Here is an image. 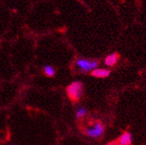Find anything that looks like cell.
<instances>
[{
  "label": "cell",
  "mask_w": 146,
  "mask_h": 145,
  "mask_svg": "<svg viewBox=\"0 0 146 145\" xmlns=\"http://www.w3.org/2000/svg\"><path fill=\"white\" fill-rule=\"evenodd\" d=\"M43 70L45 72V74L48 77H54L55 74V70L53 66L51 65H45L43 68Z\"/></svg>",
  "instance_id": "7"
},
{
  "label": "cell",
  "mask_w": 146,
  "mask_h": 145,
  "mask_svg": "<svg viewBox=\"0 0 146 145\" xmlns=\"http://www.w3.org/2000/svg\"><path fill=\"white\" fill-rule=\"evenodd\" d=\"M118 60H119V55H118V54L113 53L111 54L108 55L105 58L104 63H105L106 66H108V67H112V66H114V65L117 63Z\"/></svg>",
  "instance_id": "5"
},
{
  "label": "cell",
  "mask_w": 146,
  "mask_h": 145,
  "mask_svg": "<svg viewBox=\"0 0 146 145\" xmlns=\"http://www.w3.org/2000/svg\"><path fill=\"white\" fill-rule=\"evenodd\" d=\"M106 145H117V142H111L107 143Z\"/></svg>",
  "instance_id": "9"
},
{
  "label": "cell",
  "mask_w": 146,
  "mask_h": 145,
  "mask_svg": "<svg viewBox=\"0 0 146 145\" xmlns=\"http://www.w3.org/2000/svg\"><path fill=\"white\" fill-rule=\"evenodd\" d=\"M104 132V127L102 125V123L100 122H96L94 124L93 127H89L86 129V134L92 138H99L102 135H103Z\"/></svg>",
  "instance_id": "3"
},
{
  "label": "cell",
  "mask_w": 146,
  "mask_h": 145,
  "mask_svg": "<svg viewBox=\"0 0 146 145\" xmlns=\"http://www.w3.org/2000/svg\"><path fill=\"white\" fill-rule=\"evenodd\" d=\"M67 95L73 101H78L83 95V84L79 81L72 82L67 86Z\"/></svg>",
  "instance_id": "1"
},
{
  "label": "cell",
  "mask_w": 146,
  "mask_h": 145,
  "mask_svg": "<svg viewBox=\"0 0 146 145\" xmlns=\"http://www.w3.org/2000/svg\"><path fill=\"white\" fill-rule=\"evenodd\" d=\"M86 114V110L85 108L81 107V108H78V111L76 112V117L78 119H82V118L85 117Z\"/></svg>",
  "instance_id": "8"
},
{
  "label": "cell",
  "mask_w": 146,
  "mask_h": 145,
  "mask_svg": "<svg viewBox=\"0 0 146 145\" xmlns=\"http://www.w3.org/2000/svg\"><path fill=\"white\" fill-rule=\"evenodd\" d=\"M116 142L117 145H131V143H132V135L130 133H124L119 136V138Z\"/></svg>",
  "instance_id": "4"
},
{
  "label": "cell",
  "mask_w": 146,
  "mask_h": 145,
  "mask_svg": "<svg viewBox=\"0 0 146 145\" xmlns=\"http://www.w3.org/2000/svg\"><path fill=\"white\" fill-rule=\"evenodd\" d=\"M110 74H111V71L106 69H96L92 71V76L99 77V78H103V77H107Z\"/></svg>",
  "instance_id": "6"
},
{
  "label": "cell",
  "mask_w": 146,
  "mask_h": 145,
  "mask_svg": "<svg viewBox=\"0 0 146 145\" xmlns=\"http://www.w3.org/2000/svg\"><path fill=\"white\" fill-rule=\"evenodd\" d=\"M76 65L82 72H89V71H93L94 70L97 69L98 62L94 61V60L89 61L87 59H83V58H81V59L77 60Z\"/></svg>",
  "instance_id": "2"
},
{
  "label": "cell",
  "mask_w": 146,
  "mask_h": 145,
  "mask_svg": "<svg viewBox=\"0 0 146 145\" xmlns=\"http://www.w3.org/2000/svg\"><path fill=\"white\" fill-rule=\"evenodd\" d=\"M12 145H13V144H12Z\"/></svg>",
  "instance_id": "10"
}]
</instances>
